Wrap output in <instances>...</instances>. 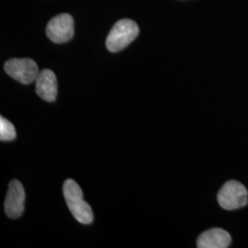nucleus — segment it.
<instances>
[{"mask_svg":"<svg viewBox=\"0 0 248 248\" xmlns=\"http://www.w3.org/2000/svg\"><path fill=\"white\" fill-rule=\"evenodd\" d=\"M232 238L229 232L221 228H213L202 232L197 240L199 248H229Z\"/></svg>","mask_w":248,"mask_h":248,"instance_id":"8","label":"nucleus"},{"mask_svg":"<svg viewBox=\"0 0 248 248\" xmlns=\"http://www.w3.org/2000/svg\"><path fill=\"white\" fill-rule=\"evenodd\" d=\"M74 32V19L67 13L53 17L46 27V34L55 44H63L70 41Z\"/></svg>","mask_w":248,"mask_h":248,"instance_id":"5","label":"nucleus"},{"mask_svg":"<svg viewBox=\"0 0 248 248\" xmlns=\"http://www.w3.org/2000/svg\"><path fill=\"white\" fill-rule=\"evenodd\" d=\"M36 93L47 102H53L57 97V79L50 69L40 72L35 80Z\"/></svg>","mask_w":248,"mask_h":248,"instance_id":"7","label":"nucleus"},{"mask_svg":"<svg viewBox=\"0 0 248 248\" xmlns=\"http://www.w3.org/2000/svg\"><path fill=\"white\" fill-rule=\"evenodd\" d=\"M217 199L222 209L227 211L237 210L248 204V190L238 181L230 180L220 189Z\"/></svg>","mask_w":248,"mask_h":248,"instance_id":"3","label":"nucleus"},{"mask_svg":"<svg viewBox=\"0 0 248 248\" xmlns=\"http://www.w3.org/2000/svg\"><path fill=\"white\" fill-rule=\"evenodd\" d=\"M17 136L14 125L7 119L0 117V140L2 142L13 141Z\"/></svg>","mask_w":248,"mask_h":248,"instance_id":"9","label":"nucleus"},{"mask_svg":"<svg viewBox=\"0 0 248 248\" xmlns=\"http://www.w3.org/2000/svg\"><path fill=\"white\" fill-rule=\"evenodd\" d=\"M62 190L68 209L75 219L82 224H89L93 222L92 209L84 201L83 192L78 184L73 179H67L63 184Z\"/></svg>","mask_w":248,"mask_h":248,"instance_id":"1","label":"nucleus"},{"mask_svg":"<svg viewBox=\"0 0 248 248\" xmlns=\"http://www.w3.org/2000/svg\"><path fill=\"white\" fill-rule=\"evenodd\" d=\"M4 69L9 77L24 85L35 81L40 73L37 63L30 58L9 59L5 63Z\"/></svg>","mask_w":248,"mask_h":248,"instance_id":"4","label":"nucleus"},{"mask_svg":"<svg viewBox=\"0 0 248 248\" xmlns=\"http://www.w3.org/2000/svg\"><path fill=\"white\" fill-rule=\"evenodd\" d=\"M139 34V27L132 19H121L116 22L106 39L108 50L111 53L122 51Z\"/></svg>","mask_w":248,"mask_h":248,"instance_id":"2","label":"nucleus"},{"mask_svg":"<svg viewBox=\"0 0 248 248\" xmlns=\"http://www.w3.org/2000/svg\"><path fill=\"white\" fill-rule=\"evenodd\" d=\"M25 205V191L22 184L17 180H12L5 201V212L9 218L16 219L22 215Z\"/></svg>","mask_w":248,"mask_h":248,"instance_id":"6","label":"nucleus"}]
</instances>
